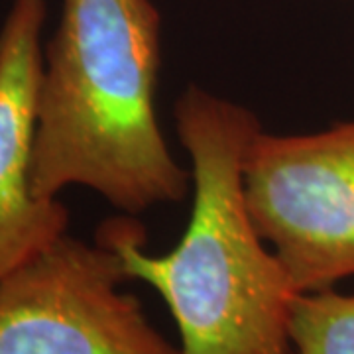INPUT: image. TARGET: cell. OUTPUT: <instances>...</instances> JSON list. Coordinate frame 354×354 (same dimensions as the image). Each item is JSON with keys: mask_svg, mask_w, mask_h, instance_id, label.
I'll use <instances>...</instances> for the list:
<instances>
[{"mask_svg": "<svg viewBox=\"0 0 354 354\" xmlns=\"http://www.w3.org/2000/svg\"><path fill=\"white\" fill-rule=\"evenodd\" d=\"M244 195L299 293L354 278V120L313 134L260 130L244 160Z\"/></svg>", "mask_w": 354, "mask_h": 354, "instance_id": "cell-3", "label": "cell"}, {"mask_svg": "<svg viewBox=\"0 0 354 354\" xmlns=\"http://www.w3.org/2000/svg\"><path fill=\"white\" fill-rule=\"evenodd\" d=\"M174 120L193 185L176 248L146 252V230L127 216L104 221L95 239L118 252L128 278L164 299L181 354H291L290 313L299 291L258 232L244 195V160L262 130L256 114L189 85Z\"/></svg>", "mask_w": 354, "mask_h": 354, "instance_id": "cell-1", "label": "cell"}, {"mask_svg": "<svg viewBox=\"0 0 354 354\" xmlns=\"http://www.w3.org/2000/svg\"><path fill=\"white\" fill-rule=\"evenodd\" d=\"M160 67L152 0H64L41 64L38 197L83 185L128 215L187 197L191 174L169 152L153 104Z\"/></svg>", "mask_w": 354, "mask_h": 354, "instance_id": "cell-2", "label": "cell"}, {"mask_svg": "<svg viewBox=\"0 0 354 354\" xmlns=\"http://www.w3.org/2000/svg\"><path fill=\"white\" fill-rule=\"evenodd\" d=\"M291 354H354V293L301 291L290 313Z\"/></svg>", "mask_w": 354, "mask_h": 354, "instance_id": "cell-6", "label": "cell"}, {"mask_svg": "<svg viewBox=\"0 0 354 354\" xmlns=\"http://www.w3.org/2000/svg\"><path fill=\"white\" fill-rule=\"evenodd\" d=\"M44 0H12L0 26V278L67 234L64 203L32 187Z\"/></svg>", "mask_w": 354, "mask_h": 354, "instance_id": "cell-5", "label": "cell"}, {"mask_svg": "<svg viewBox=\"0 0 354 354\" xmlns=\"http://www.w3.org/2000/svg\"><path fill=\"white\" fill-rule=\"evenodd\" d=\"M128 279L116 250L67 232L0 278V354H181Z\"/></svg>", "mask_w": 354, "mask_h": 354, "instance_id": "cell-4", "label": "cell"}]
</instances>
